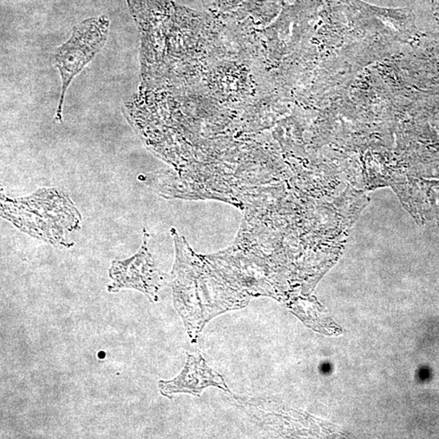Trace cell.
<instances>
[{
    "label": "cell",
    "mask_w": 439,
    "mask_h": 439,
    "mask_svg": "<svg viewBox=\"0 0 439 439\" xmlns=\"http://www.w3.org/2000/svg\"><path fill=\"white\" fill-rule=\"evenodd\" d=\"M148 235L144 234L143 245L134 257L124 261H113L109 274L113 280L108 289L117 292L123 288L138 289L152 302L158 300L165 275L156 269L147 248Z\"/></svg>",
    "instance_id": "cell-2"
},
{
    "label": "cell",
    "mask_w": 439,
    "mask_h": 439,
    "mask_svg": "<svg viewBox=\"0 0 439 439\" xmlns=\"http://www.w3.org/2000/svg\"><path fill=\"white\" fill-rule=\"evenodd\" d=\"M159 388L162 394L172 398L176 393H190L200 396L209 385H216L224 390H229L221 376L215 373L205 363L200 355H188L185 368L178 377L172 381H161Z\"/></svg>",
    "instance_id": "cell-3"
},
{
    "label": "cell",
    "mask_w": 439,
    "mask_h": 439,
    "mask_svg": "<svg viewBox=\"0 0 439 439\" xmlns=\"http://www.w3.org/2000/svg\"><path fill=\"white\" fill-rule=\"evenodd\" d=\"M109 21L104 16L86 20L74 28L71 37L56 52V65L62 85L57 117L61 118L66 91L74 77L93 60L106 43Z\"/></svg>",
    "instance_id": "cell-1"
}]
</instances>
